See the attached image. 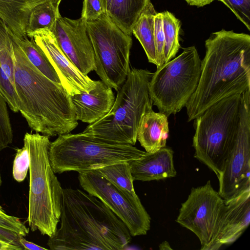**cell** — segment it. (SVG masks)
<instances>
[{"instance_id": "cell-1", "label": "cell", "mask_w": 250, "mask_h": 250, "mask_svg": "<svg viewBox=\"0 0 250 250\" xmlns=\"http://www.w3.org/2000/svg\"><path fill=\"white\" fill-rule=\"evenodd\" d=\"M60 228L52 250H122L131 240L125 223L102 201L79 189H62Z\"/></svg>"}, {"instance_id": "cell-2", "label": "cell", "mask_w": 250, "mask_h": 250, "mask_svg": "<svg viewBox=\"0 0 250 250\" xmlns=\"http://www.w3.org/2000/svg\"><path fill=\"white\" fill-rule=\"evenodd\" d=\"M197 88L186 107L188 121L229 96L250 89V36L222 29L205 42Z\"/></svg>"}, {"instance_id": "cell-3", "label": "cell", "mask_w": 250, "mask_h": 250, "mask_svg": "<svg viewBox=\"0 0 250 250\" xmlns=\"http://www.w3.org/2000/svg\"><path fill=\"white\" fill-rule=\"evenodd\" d=\"M9 34L19 111L36 132L49 137L71 132L78 125L71 96L30 62L10 30Z\"/></svg>"}, {"instance_id": "cell-4", "label": "cell", "mask_w": 250, "mask_h": 250, "mask_svg": "<svg viewBox=\"0 0 250 250\" xmlns=\"http://www.w3.org/2000/svg\"><path fill=\"white\" fill-rule=\"evenodd\" d=\"M49 137L27 132L23 144L28 150L29 192L27 220L32 231L53 235L60 220L62 189L51 166Z\"/></svg>"}, {"instance_id": "cell-5", "label": "cell", "mask_w": 250, "mask_h": 250, "mask_svg": "<svg viewBox=\"0 0 250 250\" xmlns=\"http://www.w3.org/2000/svg\"><path fill=\"white\" fill-rule=\"evenodd\" d=\"M152 74L147 69L130 68L109 112L83 132L111 143L135 145L142 118L152 110L148 90Z\"/></svg>"}, {"instance_id": "cell-6", "label": "cell", "mask_w": 250, "mask_h": 250, "mask_svg": "<svg viewBox=\"0 0 250 250\" xmlns=\"http://www.w3.org/2000/svg\"><path fill=\"white\" fill-rule=\"evenodd\" d=\"M241 94H233L217 102L194 120V157L212 170L217 178L235 142Z\"/></svg>"}, {"instance_id": "cell-7", "label": "cell", "mask_w": 250, "mask_h": 250, "mask_svg": "<svg viewBox=\"0 0 250 250\" xmlns=\"http://www.w3.org/2000/svg\"><path fill=\"white\" fill-rule=\"evenodd\" d=\"M146 153L131 145L107 142L83 132L58 135L51 142L49 159L55 173H78L130 162Z\"/></svg>"}, {"instance_id": "cell-8", "label": "cell", "mask_w": 250, "mask_h": 250, "mask_svg": "<svg viewBox=\"0 0 250 250\" xmlns=\"http://www.w3.org/2000/svg\"><path fill=\"white\" fill-rule=\"evenodd\" d=\"M201 66L197 50L192 46L157 68L148 84L153 105L167 117L180 111L197 88Z\"/></svg>"}, {"instance_id": "cell-9", "label": "cell", "mask_w": 250, "mask_h": 250, "mask_svg": "<svg viewBox=\"0 0 250 250\" xmlns=\"http://www.w3.org/2000/svg\"><path fill=\"white\" fill-rule=\"evenodd\" d=\"M95 58L94 71L106 84L118 91L130 69L131 36L116 25L106 13L87 22Z\"/></svg>"}, {"instance_id": "cell-10", "label": "cell", "mask_w": 250, "mask_h": 250, "mask_svg": "<svg viewBox=\"0 0 250 250\" xmlns=\"http://www.w3.org/2000/svg\"><path fill=\"white\" fill-rule=\"evenodd\" d=\"M82 188L106 205L126 225L131 236L146 234L150 217L138 195L114 185L96 170L79 173Z\"/></svg>"}, {"instance_id": "cell-11", "label": "cell", "mask_w": 250, "mask_h": 250, "mask_svg": "<svg viewBox=\"0 0 250 250\" xmlns=\"http://www.w3.org/2000/svg\"><path fill=\"white\" fill-rule=\"evenodd\" d=\"M218 179V193L225 202L250 188V89L241 94L236 139Z\"/></svg>"}, {"instance_id": "cell-12", "label": "cell", "mask_w": 250, "mask_h": 250, "mask_svg": "<svg viewBox=\"0 0 250 250\" xmlns=\"http://www.w3.org/2000/svg\"><path fill=\"white\" fill-rule=\"evenodd\" d=\"M224 204L209 180L204 186L192 188L176 221L197 236L201 250H208Z\"/></svg>"}, {"instance_id": "cell-13", "label": "cell", "mask_w": 250, "mask_h": 250, "mask_svg": "<svg viewBox=\"0 0 250 250\" xmlns=\"http://www.w3.org/2000/svg\"><path fill=\"white\" fill-rule=\"evenodd\" d=\"M52 32L62 52L79 70L87 75L95 70L94 50L84 20L61 16Z\"/></svg>"}, {"instance_id": "cell-14", "label": "cell", "mask_w": 250, "mask_h": 250, "mask_svg": "<svg viewBox=\"0 0 250 250\" xmlns=\"http://www.w3.org/2000/svg\"><path fill=\"white\" fill-rule=\"evenodd\" d=\"M42 50L54 67L61 84L71 96L88 92L96 85L97 81L82 73L62 52L52 31L47 28L28 33Z\"/></svg>"}, {"instance_id": "cell-15", "label": "cell", "mask_w": 250, "mask_h": 250, "mask_svg": "<svg viewBox=\"0 0 250 250\" xmlns=\"http://www.w3.org/2000/svg\"><path fill=\"white\" fill-rule=\"evenodd\" d=\"M250 223V188L225 202L208 250H217L233 243Z\"/></svg>"}, {"instance_id": "cell-16", "label": "cell", "mask_w": 250, "mask_h": 250, "mask_svg": "<svg viewBox=\"0 0 250 250\" xmlns=\"http://www.w3.org/2000/svg\"><path fill=\"white\" fill-rule=\"evenodd\" d=\"M76 119L91 124L102 118L111 109L115 100L112 88L102 81L88 92L71 96Z\"/></svg>"}, {"instance_id": "cell-17", "label": "cell", "mask_w": 250, "mask_h": 250, "mask_svg": "<svg viewBox=\"0 0 250 250\" xmlns=\"http://www.w3.org/2000/svg\"><path fill=\"white\" fill-rule=\"evenodd\" d=\"M134 180L150 181L173 177L177 172L173 150L166 146L129 162Z\"/></svg>"}, {"instance_id": "cell-18", "label": "cell", "mask_w": 250, "mask_h": 250, "mask_svg": "<svg viewBox=\"0 0 250 250\" xmlns=\"http://www.w3.org/2000/svg\"><path fill=\"white\" fill-rule=\"evenodd\" d=\"M48 1L59 5L62 0H0V18L17 38H27L31 14L39 6Z\"/></svg>"}, {"instance_id": "cell-19", "label": "cell", "mask_w": 250, "mask_h": 250, "mask_svg": "<svg viewBox=\"0 0 250 250\" xmlns=\"http://www.w3.org/2000/svg\"><path fill=\"white\" fill-rule=\"evenodd\" d=\"M167 116L153 110L145 114L140 122L137 140L148 153H153L166 146L168 137Z\"/></svg>"}, {"instance_id": "cell-20", "label": "cell", "mask_w": 250, "mask_h": 250, "mask_svg": "<svg viewBox=\"0 0 250 250\" xmlns=\"http://www.w3.org/2000/svg\"><path fill=\"white\" fill-rule=\"evenodd\" d=\"M150 0H111L106 14L122 30L131 36L132 28Z\"/></svg>"}, {"instance_id": "cell-21", "label": "cell", "mask_w": 250, "mask_h": 250, "mask_svg": "<svg viewBox=\"0 0 250 250\" xmlns=\"http://www.w3.org/2000/svg\"><path fill=\"white\" fill-rule=\"evenodd\" d=\"M156 11L151 1L135 23L132 34L142 45L149 62L158 66L154 37V16Z\"/></svg>"}, {"instance_id": "cell-22", "label": "cell", "mask_w": 250, "mask_h": 250, "mask_svg": "<svg viewBox=\"0 0 250 250\" xmlns=\"http://www.w3.org/2000/svg\"><path fill=\"white\" fill-rule=\"evenodd\" d=\"M12 36L30 62L42 74L54 82L61 83L54 67L42 50L33 38L20 39L12 32Z\"/></svg>"}, {"instance_id": "cell-23", "label": "cell", "mask_w": 250, "mask_h": 250, "mask_svg": "<svg viewBox=\"0 0 250 250\" xmlns=\"http://www.w3.org/2000/svg\"><path fill=\"white\" fill-rule=\"evenodd\" d=\"M59 7V5L51 1H47L39 6L31 14L27 35L44 28H47L53 31L58 19L61 16Z\"/></svg>"}, {"instance_id": "cell-24", "label": "cell", "mask_w": 250, "mask_h": 250, "mask_svg": "<svg viewBox=\"0 0 250 250\" xmlns=\"http://www.w3.org/2000/svg\"><path fill=\"white\" fill-rule=\"evenodd\" d=\"M95 170L116 186L133 194H136L129 162L116 163Z\"/></svg>"}, {"instance_id": "cell-25", "label": "cell", "mask_w": 250, "mask_h": 250, "mask_svg": "<svg viewBox=\"0 0 250 250\" xmlns=\"http://www.w3.org/2000/svg\"><path fill=\"white\" fill-rule=\"evenodd\" d=\"M162 13L165 39L164 54L166 63L176 56L180 47L179 33L181 23L180 20L171 12L165 11Z\"/></svg>"}, {"instance_id": "cell-26", "label": "cell", "mask_w": 250, "mask_h": 250, "mask_svg": "<svg viewBox=\"0 0 250 250\" xmlns=\"http://www.w3.org/2000/svg\"><path fill=\"white\" fill-rule=\"evenodd\" d=\"M7 103L0 92V151L13 142V134Z\"/></svg>"}, {"instance_id": "cell-27", "label": "cell", "mask_w": 250, "mask_h": 250, "mask_svg": "<svg viewBox=\"0 0 250 250\" xmlns=\"http://www.w3.org/2000/svg\"><path fill=\"white\" fill-rule=\"evenodd\" d=\"M29 152L26 146L17 149L13 166V176L17 182L23 181L29 169Z\"/></svg>"}, {"instance_id": "cell-28", "label": "cell", "mask_w": 250, "mask_h": 250, "mask_svg": "<svg viewBox=\"0 0 250 250\" xmlns=\"http://www.w3.org/2000/svg\"><path fill=\"white\" fill-rule=\"evenodd\" d=\"M0 92L5 99L10 109L19 111V101L14 86L0 66Z\"/></svg>"}, {"instance_id": "cell-29", "label": "cell", "mask_w": 250, "mask_h": 250, "mask_svg": "<svg viewBox=\"0 0 250 250\" xmlns=\"http://www.w3.org/2000/svg\"><path fill=\"white\" fill-rule=\"evenodd\" d=\"M226 5L250 30V0H218Z\"/></svg>"}, {"instance_id": "cell-30", "label": "cell", "mask_w": 250, "mask_h": 250, "mask_svg": "<svg viewBox=\"0 0 250 250\" xmlns=\"http://www.w3.org/2000/svg\"><path fill=\"white\" fill-rule=\"evenodd\" d=\"M154 37L158 62L157 68H158L165 63L164 54L165 39L162 12H157L154 16Z\"/></svg>"}, {"instance_id": "cell-31", "label": "cell", "mask_w": 250, "mask_h": 250, "mask_svg": "<svg viewBox=\"0 0 250 250\" xmlns=\"http://www.w3.org/2000/svg\"><path fill=\"white\" fill-rule=\"evenodd\" d=\"M0 228L25 236L29 233V229L18 217L10 216L5 213H0Z\"/></svg>"}, {"instance_id": "cell-32", "label": "cell", "mask_w": 250, "mask_h": 250, "mask_svg": "<svg viewBox=\"0 0 250 250\" xmlns=\"http://www.w3.org/2000/svg\"><path fill=\"white\" fill-rule=\"evenodd\" d=\"M104 13L101 0H83L81 18L86 22L96 20Z\"/></svg>"}, {"instance_id": "cell-33", "label": "cell", "mask_w": 250, "mask_h": 250, "mask_svg": "<svg viewBox=\"0 0 250 250\" xmlns=\"http://www.w3.org/2000/svg\"><path fill=\"white\" fill-rule=\"evenodd\" d=\"M0 66L14 86L15 68L12 43L10 46L0 50Z\"/></svg>"}, {"instance_id": "cell-34", "label": "cell", "mask_w": 250, "mask_h": 250, "mask_svg": "<svg viewBox=\"0 0 250 250\" xmlns=\"http://www.w3.org/2000/svg\"><path fill=\"white\" fill-rule=\"evenodd\" d=\"M9 29L5 23L0 18V50L11 45Z\"/></svg>"}, {"instance_id": "cell-35", "label": "cell", "mask_w": 250, "mask_h": 250, "mask_svg": "<svg viewBox=\"0 0 250 250\" xmlns=\"http://www.w3.org/2000/svg\"><path fill=\"white\" fill-rule=\"evenodd\" d=\"M21 250L23 248L20 243L0 234V250Z\"/></svg>"}, {"instance_id": "cell-36", "label": "cell", "mask_w": 250, "mask_h": 250, "mask_svg": "<svg viewBox=\"0 0 250 250\" xmlns=\"http://www.w3.org/2000/svg\"><path fill=\"white\" fill-rule=\"evenodd\" d=\"M19 241L23 250H46V248L40 246L33 242L28 241L23 238V236L19 235Z\"/></svg>"}, {"instance_id": "cell-37", "label": "cell", "mask_w": 250, "mask_h": 250, "mask_svg": "<svg viewBox=\"0 0 250 250\" xmlns=\"http://www.w3.org/2000/svg\"><path fill=\"white\" fill-rule=\"evenodd\" d=\"M189 5L203 7L215 0H185Z\"/></svg>"}, {"instance_id": "cell-38", "label": "cell", "mask_w": 250, "mask_h": 250, "mask_svg": "<svg viewBox=\"0 0 250 250\" xmlns=\"http://www.w3.org/2000/svg\"><path fill=\"white\" fill-rule=\"evenodd\" d=\"M104 9L106 13L109 7L111 0H101Z\"/></svg>"}, {"instance_id": "cell-39", "label": "cell", "mask_w": 250, "mask_h": 250, "mask_svg": "<svg viewBox=\"0 0 250 250\" xmlns=\"http://www.w3.org/2000/svg\"><path fill=\"white\" fill-rule=\"evenodd\" d=\"M160 250H171L172 248L170 247L169 243L167 241L162 242L159 246Z\"/></svg>"}, {"instance_id": "cell-40", "label": "cell", "mask_w": 250, "mask_h": 250, "mask_svg": "<svg viewBox=\"0 0 250 250\" xmlns=\"http://www.w3.org/2000/svg\"><path fill=\"white\" fill-rule=\"evenodd\" d=\"M0 213H4V211L2 209V207L0 206Z\"/></svg>"}, {"instance_id": "cell-41", "label": "cell", "mask_w": 250, "mask_h": 250, "mask_svg": "<svg viewBox=\"0 0 250 250\" xmlns=\"http://www.w3.org/2000/svg\"><path fill=\"white\" fill-rule=\"evenodd\" d=\"M1 177H0V187L1 185Z\"/></svg>"}]
</instances>
